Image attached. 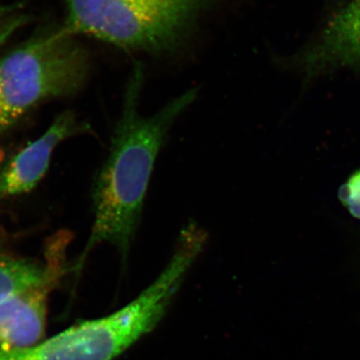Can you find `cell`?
I'll return each instance as SVG.
<instances>
[{
	"mask_svg": "<svg viewBox=\"0 0 360 360\" xmlns=\"http://www.w3.org/2000/svg\"><path fill=\"white\" fill-rule=\"evenodd\" d=\"M143 82V68L135 63L111 135L110 153L92 186L94 222L77 272L90 251L101 243L113 246L123 266L127 265L156 160L174 123L198 99V89H188L153 115L144 116L139 110Z\"/></svg>",
	"mask_w": 360,
	"mask_h": 360,
	"instance_id": "cell-1",
	"label": "cell"
},
{
	"mask_svg": "<svg viewBox=\"0 0 360 360\" xmlns=\"http://www.w3.org/2000/svg\"><path fill=\"white\" fill-rule=\"evenodd\" d=\"M212 1L65 0V30L124 51L163 56L184 46Z\"/></svg>",
	"mask_w": 360,
	"mask_h": 360,
	"instance_id": "cell-2",
	"label": "cell"
},
{
	"mask_svg": "<svg viewBox=\"0 0 360 360\" xmlns=\"http://www.w3.org/2000/svg\"><path fill=\"white\" fill-rule=\"evenodd\" d=\"M89 71L86 51L65 30L39 35L0 58V135L39 104L77 94Z\"/></svg>",
	"mask_w": 360,
	"mask_h": 360,
	"instance_id": "cell-3",
	"label": "cell"
},
{
	"mask_svg": "<svg viewBox=\"0 0 360 360\" xmlns=\"http://www.w3.org/2000/svg\"><path fill=\"white\" fill-rule=\"evenodd\" d=\"M278 63L304 82L342 70L360 71V0H326L312 32Z\"/></svg>",
	"mask_w": 360,
	"mask_h": 360,
	"instance_id": "cell-4",
	"label": "cell"
},
{
	"mask_svg": "<svg viewBox=\"0 0 360 360\" xmlns=\"http://www.w3.org/2000/svg\"><path fill=\"white\" fill-rule=\"evenodd\" d=\"M91 132L89 123L78 120L73 111H63L39 139L0 169V198L32 191L44 179L52 153L61 142Z\"/></svg>",
	"mask_w": 360,
	"mask_h": 360,
	"instance_id": "cell-5",
	"label": "cell"
},
{
	"mask_svg": "<svg viewBox=\"0 0 360 360\" xmlns=\"http://www.w3.org/2000/svg\"><path fill=\"white\" fill-rule=\"evenodd\" d=\"M54 286H37L0 302V347H30L44 341L47 300Z\"/></svg>",
	"mask_w": 360,
	"mask_h": 360,
	"instance_id": "cell-6",
	"label": "cell"
},
{
	"mask_svg": "<svg viewBox=\"0 0 360 360\" xmlns=\"http://www.w3.org/2000/svg\"><path fill=\"white\" fill-rule=\"evenodd\" d=\"M68 234L54 241L49 248L46 262L0 257V302L30 288L58 283L65 272Z\"/></svg>",
	"mask_w": 360,
	"mask_h": 360,
	"instance_id": "cell-7",
	"label": "cell"
},
{
	"mask_svg": "<svg viewBox=\"0 0 360 360\" xmlns=\"http://www.w3.org/2000/svg\"><path fill=\"white\" fill-rule=\"evenodd\" d=\"M338 198L350 215L360 219V169L340 187Z\"/></svg>",
	"mask_w": 360,
	"mask_h": 360,
	"instance_id": "cell-8",
	"label": "cell"
},
{
	"mask_svg": "<svg viewBox=\"0 0 360 360\" xmlns=\"http://www.w3.org/2000/svg\"><path fill=\"white\" fill-rule=\"evenodd\" d=\"M23 20L21 18H16V20H13L7 22L6 25L0 27V46L6 41L11 35L13 34V32L15 30H18L20 28V26L22 25Z\"/></svg>",
	"mask_w": 360,
	"mask_h": 360,
	"instance_id": "cell-9",
	"label": "cell"
},
{
	"mask_svg": "<svg viewBox=\"0 0 360 360\" xmlns=\"http://www.w3.org/2000/svg\"><path fill=\"white\" fill-rule=\"evenodd\" d=\"M11 9L13 8H11V6H8V4H2L1 0H0V18H1L2 16L6 15V14L8 13Z\"/></svg>",
	"mask_w": 360,
	"mask_h": 360,
	"instance_id": "cell-10",
	"label": "cell"
}]
</instances>
